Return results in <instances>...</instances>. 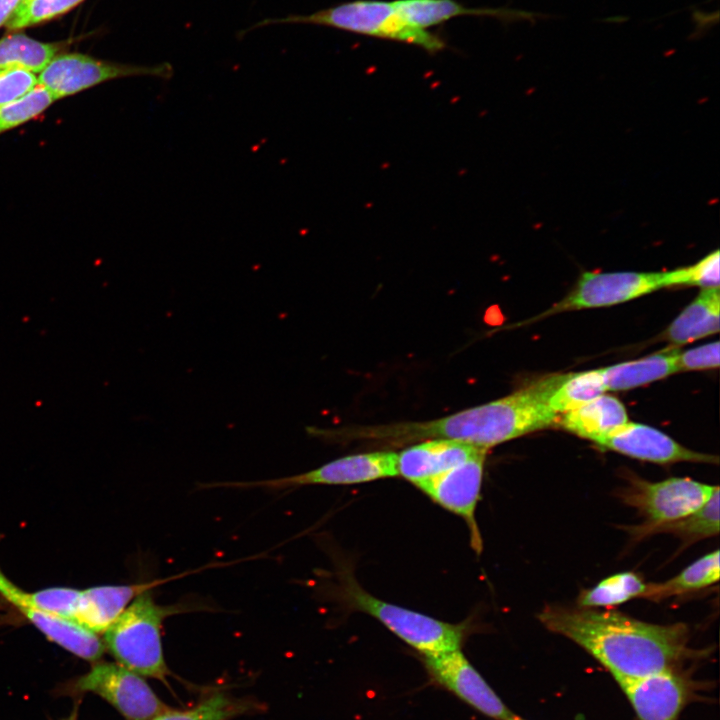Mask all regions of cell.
I'll return each instance as SVG.
<instances>
[{"instance_id": "6da1fadb", "label": "cell", "mask_w": 720, "mask_h": 720, "mask_svg": "<svg viewBox=\"0 0 720 720\" xmlns=\"http://www.w3.org/2000/svg\"><path fill=\"white\" fill-rule=\"evenodd\" d=\"M550 631L585 649L620 685L669 669L690 657L683 623L644 622L617 611L550 606L538 615Z\"/></svg>"}, {"instance_id": "7a4b0ae2", "label": "cell", "mask_w": 720, "mask_h": 720, "mask_svg": "<svg viewBox=\"0 0 720 720\" xmlns=\"http://www.w3.org/2000/svg\"><path fill=\"white\" fill-rule=\"evenodd\" d=\"M566 374L545 376L513 393L442 418L421 422L351 426V440L403 444L451 439L488 450L493 446L557 424L548 400Z\"/></svg>"}, {"instance_id": "3957f363", "label": "cell", "mask_w": 720, "mask_h": 720, "mask_svg": "<svg viewBox=\"0 0 720 720\" xmlns=\"http://www.w3.org/2000/svg\"><path fill=\"white\" fill-rule=\"evenodd\" d=\"M152 590L139 594L104 632L105 643L118 662L144 676L164 679L161 629L169 616L201 610V605L187 602L158 604Z\"/></svg>"}, {"instance_id": "277c9868", "label": "cell", "mask_w": 720, "mask_h": 720, "mask_svg": "<svg viewBox=\"0 0 720 720\" xmlns=\"http://www.w3.org/2000/svg\"><path fill=\"white\" fill-rule=\"evenodd\" d=\"M276 24H311L327 26L356 34L415 45L429 54L445 49L446 43L436 34L410 25L397 10L394 1L354 0L321 9L311 14L267 18L246 31Z\"/></svg>"}, {"instance_id": "5b68a950", "label": "cell", "mask_w": 720, "mask_h": 720, "mask_svg": "<svg viewBox=\"0 0 720 720\" xmlns=\"http://www.w3.org/2000/svg\"><path fill=\"white\" fill-rule=\"evenodd\" d=\"M341 593L353 609L367 613L422 656L461 648L466 628L388 603L364 590L351 574H341Z\"/></svg>"}, {"instance_id": "8992f818", "label": "cell", "mask_w": 720, "mask_h": 720, "mask_svg": "<svg viewBox=\"0 0 720 720\" xmlns=\"http://www.w3.org/2000/svg\"><path fill=\"white\" fill-rule=\"evenodd\" d=\"M173 74L174 68L168 62L139 65L62 52L40 72L38 83L57 101L116 79L144 76L169 80Z\"/></svg>"}, {"instance_id": "52a82bcc", "label": "cell", "mask_w": 720, "mask_h": 720, "mask_svg": "<svg viewBox=\"0 0 720 720\" xmlns=\"http://www.w3.org/2000/svg\"><path fill=\"white\" fill-rule=\"evenodd\" d=\"M396 476H398L397 453L374 451L341 457L296 475L256 481L218 482L202 486L284 490L306 485L357 484Z\"/></svg>"}, {"instance_id": "ba28073f", "label": "cell", "mask_w": 720, "mask_h": 720, "mask_svg": "<svg viewBox=\"0 0 720 720\" xmlns=\"http://www.w3.org/2000/svg\"><path fill=\"white\" fill-rule=\"evenodd\" d=\"M718 486L690 478L672 477L659 482L631 479L620 497L645 519L643 526H653L685 517L699 509Z\"/></svg>"}, {"instance_id": "9c48e42d", "label": "cell", "mask_w": 720, "mask_h": 720, "mask_svg": "<svg viewBox=\"0 0 720 720\" xmlns=\"http://www.w3.org/2000/svg\"><path fill=\"white\" fill-rule=\"evenodd\" d=\"M666 288L665 272H591L581 274L575 287L541 316L620 304Z\"/></svg>"}, {"instance_id": "30bf717a", "label": "cell", "mask_w": 720, "mask_h": 720, "mask_svg": "<svg viewBox=\"0 0 720 720\" xmlns=\"http://www.w3.org/2000/svg\"><path fill=\"white\" fill-rule=\"evenodd\" d=\"M78 687L103 697L129 720H151L169 710L139 674L121 664L95 665Z\"/></svg>"}, {"instance_id": "8fae6325", "label": "cell", "mask_w": 720, "mask_h": 720, "mask_svg": "<svg viewBox=\"0 0 720 720\" xmlns=\"http://www.w3.org/2000/svg\"><path fill=\"white\" fill-rule=\"evenodd\" d=\"M423 663L432 683L450 691L478 712L495 720L514 715L460 649L423 656Z\"/></svg>"}, {"instance_id": "7c38bea8", "label": "cell", "mask_w": 720, "mask_h": 720, "mask_svg": "<svg viewBox=\"0 0 720 720\" xmlns=\"http://www.w3.org/2000/svg\"><path fill=\"white\" fill-rule=\"evenodd\" d=\"M487 451L480 449L461 464L415 485L433 502L466 521L472 547L477 552L481 551L482 542L475 511L480 498Z\"/></svg>"}, {"instance_id": "4fadbf2b", "label": "cell", "mask_w": 720, "mask_h": 720, "mask_svg": "<svg viewBox=\"0 0 720 720\" xmlns=\"http://www.w3.org/2000/svg\"><path fill=\"white\" fill-rule=\"evenodd\" d=\"M640 720H678L693 696L690 679L669 669L619 685Z\"/></svg>"}, {"instance_id": "5bb4252c", "label": "cell", "mask_w": 720, "mask_h": 720, "mask_svg": "<svg viewBox=\"0 0 720 720\" xmlns=\"http://www.w3.org/2000/svg\"><path fill=\"white\" fill-rule=\"evenodd\" d=\"M0 595L11 603L23 616L49 640L74 655L94 661L104 652V644L97 634L89 632L67 620L39 611L27 592L14 584L0 568Z\"/></svg>"}, {"instance_id": "9a60e30c", "label": "cell", "mask_w": 720, "mask_h": 720, "mask_svg": "<svg viewBox=\"0 0 720 720\" xmlns=\"http://www.w3.org/2000/svg\"><path fill=\"white\" fill-rule=\"evenodd\" d=\"M597 446L658 464L675 462L717 463L718 458L690 450L653 427L627 422L604 437Z\"/></svg>"}, {"instance_id": "2e32d148", "label": "cell", "mask_w": 720, "mask_h": 720, "mask_svg": "<svg viewBox=\"0 0 720 720\" xmlns=\"http://www.w3.org/2000/svg\"><path fill=\"white\" fill-rule=\"evenodd\" d=\"M196 572H200V568L143 583L103 585L81 590L73 623L94 634L103 633L139 594Z\"/></svg>"}, {"instance_id": "e0dca14e", "label": "cell", "mask_w": 720, "mask_h": 720, "mask_svg": "<svg viewBox=\"0 0 720 720\" xmlns=\"http://www.w3.org/2000/svg\"><path fill=\"white\" fill-rule=\"evenodd\" d=\"M479 450L457 440H422L397 453L398 475L417 485L461 464Z\"/></svg>"}, {"instance_id": "ac0fdd59", "label": "cell", "mask_w": 720, "mask_h": 720, "mask_svg": "<svg viewBox=\"0 0 720 720\" xmlns=\"http://www.w3.org/2000/svg\"><path fill=\"white\" fill-rule=\"evenodd\" d=\"M399 13L413 27L427 28L464 15L488 16L505 22L543 18L533 12L510 8H470L456 0H395Z\"/></svg>"}, {"instance_id": "d6986e66", "label": "cell", "mask_w": 720, "mask_h": 720, "mask_svg": "<svg viewBox=\"0 0 720 720\" xmlns=\"http://www.w3.org/2000/svg\"><path fill=\"white\" fill-rule=\"evenodd\" d=\"M560 415L557 424L595 444L628 422L624 405L604 394Z\"/></svg>"}, {"instance_id": "ffe728a7", "label": "cell", "mask_w": 720, "mask_h": 720, "mask_svg": "<svg viewBox=\"0 0 720 720\" xmlns=\"http://www.w3.org/2000/svg\"><path fill=\"white\" fill-rule=\"evenodd\" d=\"M680 352L678 347L670 346L638 360L601 368L606 390H628L679 372Z\"/></svg>"}, {"instance_id": "44dd1931", "label": "cell", "mask_w": 720, "mask_h": 720, "mask_svg": "<svg viewBox=\"0 0 720 720\" xmlns=\"http://www.w3.org/2000/svg\"><path fill=\"white\" fill-rule=\"evenodd\" d=\"M719 288L702 289L699 295L674 319L665 331L672 346H680L719 331Z\"/></svg>"}, {"instance_id": "7402d4cb", "label": "cell", "mask_w": 720, "mask_h": 720, "mask_svg": "<svg viewBox=\"0 0 720 720\" xmlns=\"http://www.w3.org/2000/svg\"><path fill=\"white\" fill-rule=\"evenodd\" d=\"M67 45L66 41L42 42L20 31L11 32L0 39V70L41 72Z\"/></svg>"}, {"instance_id": "603a6c76", "label": "cell", "mask_w": 720, "mask_h": 720, "mask_svg": "<svg viewBox=\"0 0 720 720\" xmlns=\"http://www.w3.org/2000/svg\"><path fill=\"white\" fill-rule=\"evenodd\" d=\"M719 488L699 509L680 519L653 526L629 528L633 536L643 537L655 533H672L687 542H694L719 533Z\"/></svg>"}, {"instance_id": "cb8c5ba5", "label": "cell", "mask_w": 720, "mask_h": 720, "mask_svg": "<svg viewBox=\"0 0 720 720\" xmlns=\"http://www.w3.org/2000/svg\"><path fill=\"white\" fill-rule=\"evenodd\" d=\"M719 551L699 558L675 577L662 583L647 584L641 598L663 600L713 585L719 580Z\"/></svg>"}, {"instance_id": "d4e9b609", "label": "cell", "mask_w": 720, "mask_h": 720, "mask_svg": "<svg viewBox=\"0 0 720 720\" xmlns=\"http://www.w3.org/2000/svg\"><path fill=\"white\" fill-rule=\"evenodd\" d=\"M606 386L600 369L568 373L548 400L557 415L571 411L604 394Z\"/></svg>"}, {"instance_id": "484cf974", "label": "cell", "mask_w": 720, "mask_h": 720, "mask_svg": "<svg viewBox=\"0 0 720 720\" xmlns=\"http://www.w3.org/2000/svg\"><path fill=\"white\" fill-rule=\"evenodd\" d=\"M647 584L634 572H622L609 576L596 586L584 590L579 598V607H610L641 597Z\"/></svg>"}, {"instance_id": "4316f807", "label": "cell", "mask_w": 720, "mask_h": 720, "mask_svg": "<svg viewBox=\"0 0 720 720\" xmlns=\"http://www.w3.org/2000/svg\"><path fill=\"white\" fill-rule=\"evenodd\" d=\"M85 0H22L5 24L9 32L36 26L62 16Z\"/></svg>"}, {"instance_id": "83f0119b", "label": "cell", "mask_w": 720, "mask_h": 720, "mask_svg": "<svg viewBox=\"0 0 720 720\" xmlns=\"http://www.w3.org/2000/svg\"><path fill=\"white\" fill-rule=\"evenodd\" d=\"M55 98L37 85L23 98L0 107V135L40 117L55 102Z\"/></svg>"}, {"instance_id": "f1b7e54d", "label": "cell", "mask_w": 720, "mask_h": 720, "mask_svg": "<svg viewBox=\"0 0 720 720\" xmlns=\"http://www.w3.org/2000/svg\"><path fill=\"white\" fill-rule=\"evenodd\" d=\"M719 250L716 249L693 265L665 271L666 287L699 286L719 288Z\"/></svg>"}, {"instance_id": "f546056e", "label": "cell", "mask_w": 720, "mask_h": 720, "mask_svg": "<svg viewBox=\"0 0 720 720\" xmlns=\"http://www.w3.org/2000/svg\"><path fill=\"white\" fill-rule=\"evenodd\" d=\"M31 597L39 611L73 623L80 603L81 590L52 587L31 592Z\"/></svg>"}, {"instance_id": "4dcf8cb0", "label": "cell", "mask_w": 720, "mask_h": 720, "mask_svg": "<svg viewBox=\"0 0 720 720\" xmlns=\"http://www.w3.org/2000/svg\"><path fill=\"white\" fill-rule=\"evenodd\" d=\"M240 706L223 694H216L185 711H165L151 720H228Z\"/></svg>"}, {"instance_id": "1f68e13d", "label": "cell", "mask_w": 720, "mask_h": 720, "mask_svg": "<svg viewBox=\"0 0 720 720\" xmlns=\"http://www.w3.org/2000/svg\"><path fill=\"white\" fill-rule=\"evenodd\" d=\"M38 84L34 73L21 69H1L0 107L23 98Z\"/></svg>"}, {"instance_id": "d6a6232c", "label": "cell", "mask_w": 720, "mask_h": 720, "mask_svg": "<svg viewBox=\"0 0 720 720\" xmlns=\"http://www.w3.org/2000/svg\"><path fill=\"white\" fill-rule=\"evenodd\" d=\"M720 344L718 341L680 352L678 370H702L717 368L720 365Z\"/></svg>"}, {"instance_id": "836d02e7", "label": "cell", "mask_w": 720, "mask_h": 720, "mask_svg": "<svg viewBox=\"0 0 720 720\" xmlns=\"http://www.w3.org/2000/svg\"><path fill=\"white\" fill-rule=\"evenodd\" d=\"M22 0H0V27L5 25Z\"/></svg>"}, {"instance_id": "e575fe53", "label": "cell", "mask_w": 720, "mask_h": 720, "mask_svg": "<svg viewBox=\"0 0 720 720\" xmlns=\"http://www.w3.org/2000/svg\"><path fill=\"white\" fill-rule=\"evenodd\" d=\"M711 14H704L700 13L699 11H696L694 13V19L696 21V27L697 31L700 32L703 29H705L707 26H711Z\"/></svg>"}, {"instance_id": "d590c367", "label": "cell", "mask_w": 720, "mask_h": 720, "mask_svg": "<svg viewBox=\"0 0 720 720\" xmlns=\"http://www.w3.org/2000/svg\"><path fill=\"white\" fill-rule=\"evenodd\" d=\"M506 720H524V719L519 718V717L513 715L512 717H510V718H508V719H506Z\"/></svg>"}]
</instances>
